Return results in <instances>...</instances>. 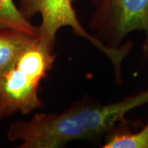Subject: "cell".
<instances>
[{
	"label": "cell",
	"instance_id": "6da1fadb",
	"mask_svg": "<svg viewBox=\"0 0 148 148\" xmlns=\"http://www.w3.org/2000/svg\"><path fill=\"white\" fill-rule=\"evenodd\" d=\"M148 104V88L108 104L82 100L60 112L36 113L8 127L7 138L20 148H59L110 132L135 108Z\"/></svg>",
	"mask_w": 148,
	"mask_h": 148
},
{
	"label": "cell",
	"instance_id": "7a4b0ae2",
	"mask_svg": "<svg viewBox=\"0 0 148 148\" xmlns=\"http://www.w3.org/2000/svg\"><path fill=\"white\" fill-rule=\"evenodd\" d=\"M74 0H20L19 8L23 15L30 19L36 14L41 16L39 26L38 39L49 50L53 51L58 31L64 27H69L77 36L86 40L104 53L110 60L114 69L117 83L123 82V62L130 53L132 43L127 41L119 48H110L101 42L96 37L86 30L80 22L73 7Z\"/></svg>",
	"mask_w": 148,
	"mask_h": 148
},
{
	"label": "cell",
	"instance_id": "3957f363",
	"mask_svg": "<svg viewBox=\"0 0 148 148\" xmlns=\"http://www.w3.org/2000/svg\"><path fill=\"white\" fill-rule=\"evenodd\" d=\"M95 8L88 27L101 42L119 48L133 32L144 33L143 58H148V0H91Z\"/></svg>",
	"mask_w": 148,
	"mask_h": 148
},
{
	"label": "cell",
	"instance_id": "277c9868",
	"mask_svg": "<svg viewBox=\"0 0 148 148\" xmlns=\"http://www.w3.org/2000/svg\"><path fill=\"white\" fill-rule=\"evenodd\" d=\"M40 82L15 65L0 77V95L10 114H27L44 107L39 95Z\"/></svg>",
	"mask_w": 148,
	"mask_h": 148
},
{
	"label": "cell",
	"instance_id": "5b68a950",
	"mask_svg": "<svg viewBox=\"0 0 148 148\" xmlns=\"http://www.w3.org/2000/svg\"><path fill=\"white\" fill-rule=\"evenodd\" d=\"M53 51L49 50L36 37L19 55L15 66L32 78L41 82L53 68Z\"/></svg>",
	"mask_w": 148,
	"mask_h": 148
},
{
	"label": "cell",
	"instance_id": "8992f818",
	"mask_svg": "<svg viewBox=\"0 0 148 148\" xmlns=\"http://www.w3.org/2000/svg\"><path fill=\"white\" fill-rule=\"evenodd\" d=\"M36 38L21 32L0 30V77L15 64L21 52Z\"/></svg>",
	"mask_w": 148,
	"mask_h": 148
},
{
	"label": "cell",
	"instance_id": "52a82bcc",
	"mask_svg": "<svg viewBox=\"0 0 148 148\" xmlns=\"http://www.w3.org/2000/svg\"><path fill=\"white\" fill-rule=\"evenodd\" d=\"M104 148H148L147 121L138 132L129 129L125 119L108 132Z\"/></svg>",
	"mask_w": 148,
	"mask_h": 148
},
{
	"label": "cell",
	"instance_id": "ba28073f",
	"mask_svg": "<svg viewBox=\"0 0 148 148\" xmlns=\"http://www.w3.org/2000/svg\"><path fill=\"white\" fill-rule=\"evenodd\" d=\"M0 30L15 31L33 37L40 34L39 26L23 15L14 0H0Z\"/></svg>",
	"mask_w": 148,
	"mask_h": 148
},
{
	"label": "cell",
	"instance_id": "9c48e42d",
	"mask_svg": "<svg viewBox=\"0 0 148 148\" xmlns=\"http://www.w3.org/2000/svg\"><path fill=\"white\" fill-rule=\"evenodd\" d=\"M9 115H11L10 113H9V111L8 110V109L4 105L3 101L1 98V95H0V123L2 122V120L4 118L9 116Z\"/></svg>",
	"mask_w": 148,
	"mask_h": 148
}]
</instances>
